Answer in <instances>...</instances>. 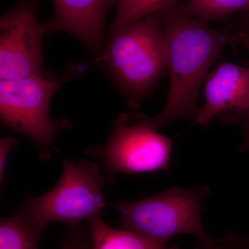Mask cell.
Wrapping results in <instances>:
<instances>
[{
	"label": "cell",
	"instance_id": "1",
	"mask_svg": "<svg viewBox=\"0 0 249 249\" xmlns=\"http://www.w3.org/2000/svg\"><path fill=\"white\" fill-rule=\"evenodd\" d=\"M168 42V70L170 76L166 103L158 115L149 117L137 112L124 113L126 119L157 130L184 118L196 119L198 95L208 72L227 44L238 40L241 34L213 29L196 18L173 7L155 14Z\"/></svg>",
	"mask_w": 249,
	"mask_h": 249
},
{
	"label": "cell",
	"instance_id": "2",
	"mask_svg": "<svg viewBox=\"0 0 249 249\" xmlns=\"http://www.w3.org/2000/svg\"><path fill=\"white\" fill-rule=\"evenodd\" d=\"M108 36L107 42L98 53V60L127 98L129 106L138 107L168 70L165 31L153 14Z\"/></svg>",
	"mask_w": 249,
	"mask_h": 249
},
{
	"label": "cell",
	"instance_id": "3",
	"mask_svg": "<svg viewBox=\"0 0 249 249\" xmlns=\"http://www.w3.org/2000/svg\"><path fill=\"white\" fill-rule=\"evenodd\" d=\"M209 194V187H173L139 200L119 201L114 207L121 214V229L152 242L168 245L175 236L188 234L196 236L201 243L209 244L213 239L205 230L201 214Z\"/></svg>",
	"mask_w": 249,
	"mask_h": 249
},
{
	"label": "cell",
	"instance_id": "4",
	"mask_svg": "<svg viewBox=\"0 0 249 249\" xmlns=\"http://www.w3.org/2000/svg\"><path fill=\"white\" fill-rule=\"evenodd\" d=\"M61 157L63 171L57 184L43 196H28L18 211L42 231L55 222L78 227L101 214L107 204L103 190L114 182V177L103 173L96 163Z\"/></svg>",
	"mask_w": 249,
	"mask_h": 249
},
{
	"label": "cell",
	"instance_id": "5",
	"mask_svg": "<svg viewBox=\"0 0 249 249\" xmlns=\"http://www.w3.org/2000/svg\"><path fill=\"white\" fill-rule=\"evenodd\" d=\"M81 65H70L60 79L33 76L0 81V116L4 127L27 136L40 151V160H48L49 147L62 129L70 127V121H54L49 106L54 93L65 82L83 70Z\"/></svg>",
	"mask_w": 249,
	"mask_h": 249
},
{
	"label": "cell",
	"instance_id": "6",
	"mask_svg": "<svg viewBox=\"0 0 249 249\" xmlns=\"http://www.w3.org/2000/svg\"><path fill=\"white\" fill-rule=\"evenodd\" d=\"M173 139L145 124L127 120L123 114L114 121L107 142L87 151L101 160L111 176L116 173H155L167 170Z\"/></svg>",
	"mask_w": 249,
	"mask_h": 249
},
{
	"label": "cell",
	"instance_id": "7",
	"mask_svg": "<svg viewBox=\"0 0 249 249\" xmlns=\"http://www.w3.org/2000/svg\"><path fill=\"white\" fill-rule=\"evenodd\" d=\"M42 0H18L0 19V79L48 76L44 71L42 24L37 10Z\"/></svg>",
	"mask_w": 249,
	"mask_h": 249
},
{
	"label": "cell",
	"instance_id": "8",
	"mask_svg": "<svg viewBox=\"0 0 249 249\" xmlns=\"http://www.w3.org/2000/svg\"><path fill=\"white\" fill-rule=\"evenodd\" d=\"M205 97L196 124L208 125L217 116L226 123L242 124V150L249 151V67L222 62L206 78Z\"/></svg>",
	"mask_w": 249,
	"mask_h": 249
},
{
	"label": "cell",
	"instance_id": "9",
	"mask_svg": "<svg viewBox=\"0 0 249 249\" xmlns=\"http://www.w3.org/2000/svg\"><path fill=\"white\" fill-rule=\"evenodd\" d=\"M53 18L42 24L45 34L69 33L94 53L103 47L106 18L117 0H52Z\"/></svg>",
	"mask_w": 249,
	"mask_h": 249
},
{
	"label": "cell",
	"instance_id": "10",
	"mask_svg": "<svg viewBox=\"0 0 249 249\" xmlns=\"http://www.w3.org/2000/svg\"><path fill=\"white\" fill-rule=\"evenodd\" d=\"M92 249H167L160 245L124 229L107 226L101 214L88 221Z\"/></svg>",
	"mask_w": 249,
	"mask_h": 249
},
{
	"label": "cell",
	"instance_id": "11",
	"mask_svg": "<svg viewBox=\"0 0 249 249\" xmlns=\"http://www.w3.org/2000/svg\"><path fill=\"white\" fill-rule=\"evenodd\" d=\"M174 7L202 22H220L235 12L249 14V0H186Z\"/></svg>",
	"mask_w": 249,
	"mask_h": 249
},
{
	"label": "cell",
	"instance_id": "12",
	"mask_svg": "<svg viewBox=\"0 0 249 249\" xmlns=\"http://www.w3.org/2000/svg\"><path fill=\"white\" fill-rule=\"evenodd\" d=\"M43 231L20 213L0 222V249H40L38 240Z\"/></svg>",
	"mask_w": 249,
	"mask_h": 249
},
{
	"label": "cell",
	"instance_id": "13",
	"mask_svg": "<svg viewBox=\"0 0 249 249\" xmlns=\"http://www.w3.org/2000/svg\"><path fill=\"white\" fill-rule=\"evenodd\" d=\"M178 0H117L116 14L109 34L178 4Z\"/></svg>",
	"mask_w": 249,
	"mask_h": 249
},
{
	"label": "cell",
	"instance_id": "14",
	"mask_svg": "<svg viewBox=\"0 0 249 249\" xmlns=\"http://www.w3.org/2000/svg\"><path fill=\"white\" fill-rule=\"evenodd\" d=\"M194 249H249V245L242 237L229 232L225 237L213 239L209 244L198 242Z\"/></svg>",
	"mask_w": 249,
	"mask_h": 249
},
{
	"label": "cell",
	"instance_id": "15",
	"mask_svg": "<svg viewBox=\"0 0 249 249\" xmlns=\"http://www.w3.org/2000/svg\"><path fill=\"white\" fill-rule=\"evenodd\" d=\"M70 229L71 232L62 242L60 249H92L91 237L83 232L79 226Z\"/></svg>",
	"mask_w": 249,
	"mask_h": 249
},
{
	"label": "cell",
	"instance_id": "16",
	"mask_svg": "<svg viewBox=\"0 0 249 249\" xmlns=\"http://www.w3.org/2000/svg\"><path fill=\"white\" fill-rule=\"evenodd\" d=\"M18 142V141L12 137H7L2 138L0 141V181L1 183L4 182L5 169H6V162L10 152Z\"/></svg>",
	"mask_w": 249,
	"mask_h": 249
},
{
	"label": "cell",
	"instance_id": "17",
	"mask_svg": "<svg viewBox=\"0 0 249 249\" xmlns=\"http://www.w3.org/2000/svg\"><path fill=\"white\" fill-rule=\"evenodd\" d=\"M244 241L246 242V243L248 244L249 245V237H242Z\"/></svg>",
	"mask_w": 249,
	"mask_h": 249
},
{
	"label": "cell",
	"instance_id": "18",
	"mask_svg": "<svg viewBox=\"0 0 249 249\" xmlns=\"http://www.w3.org/2000/svg\"><path fill=\"white\" fill-rule=\"evenodd\" d=\"M167 249H178V247H177V246L175 245H172L170 246V247H168Z\"/></svg>",
	"mask_w": 249,
	"mask_h": 249
}]
</instances>
